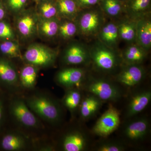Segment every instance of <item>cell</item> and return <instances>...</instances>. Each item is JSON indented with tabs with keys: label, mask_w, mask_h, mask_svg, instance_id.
I'll return each mask as SVG.
<instances>
[{
	"label": "cell",
	"mask_w": 151,
	"mask_h": 151,
	"mask_svg": "<svg viewBox=\"0 0 151 151\" xmlns=\"http://www.w3.org/2000/svg\"><path fill=\"white\" fill-rule=\"evenodd\" d=\"M9 6L11 9L19 11L26 5L28 0H6Z\"/></svg>",
	"instance_id": "34"
},
{
	"label": "cell",
	"mask_w": 151,
	"mask_h": 151,
	"mask_svg": "<svg viewBox=\"0 0 151 151\" xmlns=\"http://www.w3.org/2000/svg\"><path fill=\"white\" fill-rule=\"evenodd\" d=\"M0 90V134L4 130L6 117V105L4 95Z\"/></svg>",
	"instance_id": "33"
},
{
	"label": "cell",
	"mask_w": 151,
	"mask_h": 151,
	"mask_svg": "<svg viewBox=\"0 0 151 151\" xmlns=\"http://www.w3.org/2000/svg\"><path fill=\"white\" fill-rule=\"evenodd\" d=\"M36 26V21L32 15L27 14L19 19L17 28L19 32L23 36H30L34 32Z\"/></svg>",
	"instance_id": "25"
},
{
	"label": "cell",
	"mask_w": 151,
	"mask_h": 151,
	"mask_svg": "<svg viewBox=\"0 0 151 151\" xmlns=\"http://www.w3.org/2000/svg\"><path fill=\"white\" fill-rule=\"evenodd\" d=\"M75 1H76V0H75Z\"/></svg>",
	"instance_id": "39"
},
{
	"label": "cell",
	"mask_w": 151,
	"mask_h": 151,
	"mask_svg": "<svg viewBox=\"0 0 151 151\" xmlns=\"http://www.w3.org/2000/svg\"><path fill=\"white\" fill-rule=\"evenodd\" d=\"M18 76L15 69L6 60L0 58V90L16 86L19 82Z\"/></svg>",
	"instance_id": "17"
},
{
	"label": "cell",
	"mask_w": 151,
	"mask_h": 151,
	"mask_svg": "<svg viewBox=\"0 0 151 151\" xmlns=\"http://www.w3.org/2000/svg\"><path fill=\"white\" fill-rule=\"evenodd\" d=\"M150 14L137 20L135 43L148 52L151 47V20Z\"/></svg>",
	"instance_id": "15"
},
{
	"label": "cell",
	"mask_w": 151,
	"mask_h": 151,
	"mask_svg": "<svg viewBox=\"0 0 151 151\" xmlns=\"http://www.w3.org/2000/svg\"><path fill=\"white\" fill-rule=\"evenodd\" d=\"M9 106L11 116L23 127L28 129L39 127V121L23 100L19 98L13 99L10 102Z\"/></svg>",
	"instance_id": "6"
},
{
	"label": "cell",
	"mask_w": 151,
	"mask_h": 151,
	"mask_svg": "<svg viewBox=\"0 0 151 151\" xmlns=\"http://www.w3.org/2000/svg\"><path fill=\"white\" fill-rule=\"evenodd\" d=\"M84 89L103 102H116L122 98V90L116 83L103 78L90 77L85 82Z\"/></svg>",
	"instance_id": "4"
},
{
	"label": "cell",
	"mask_w": 151,
	"mask_h": 151,
	"mask_svg": "<svg viewBox=\"0 0 151 151\" xmlns=\"http://www.w3.org/2000/svg\"><path fill=\"white\" fill-rule=\"evenodd\" d=\"M151 0H127L124 3L127 17L137 20L150 13Z\"/></svg>",
	"instance_id": "16"
},
{
	"label": "cell",
	"mask_w": 151,
	"mask_h": 151,
	"mask_svg": "<svg viewBox=\"0 0 151 151\" xmlns=\"http://www.w3.org/2000/svg\"><path fill=\"white\" fill-rule=\"evenodd\" d=\"M103 103L102 100L91 94L82 99L78 108L81 119L87 121L92 118L100 110Z\"/></svg>",
	"instance_id": "19"
},
{
	"label": "cell",
	"mask_w": 151,
	"mask_h": 151,
	"mask_svg": "<svg viewBox=\"0 0 151 151\" xmlns=\"http://www.w3.org/2000/svg\"><path fill=\"white\" fill-rule=\"evenodd\" d=\"M147 53L137 44H131L121 53L122 64H142L147 58Z\"/></svg>",
	"instance_id": "20"
},
{
	"label": "cell",
	"mask_w": 151,
	"mask_h": 151,
	"mask_svg": "<svg viewBox=\"0 0 151 151\" xmlns=\"http://www.w3.org/2000/svg\"><path fill=\"white\" fill-rule=\"evenodd\" d=\"M147 71L140 64H122L115 80L122 86L132 88L142 83L145 78Z\"/></svg>",
	"instance_id": "7"
},
{
	"label": "cell",
	"mask_w": 151,
	"mask_h": 151,
	"mask_svg": "<svg viewBox=\"0 0 151 151\" xmlns=\"http://www.w3.org/2000/svg\"><path fill=\"white\" fill-rule=\"evenodd\" d=\"M120 116L119 110L110 104L94 124L92 133L101 137H107L119 128L121 124Z\"/></svg>",
	"instance_id": "5"
},
{
	"label": "cell",
	"mask_w": 151,
	"mask_h": 151,
	"mask_svg": "<svg viewBox=\"0 0 151 151\" xmlns=\"http://www.w3.org/2000/svg\"><path fill=\"white\" fill-rule=\"evenodd\" d=\"M89 142L84 132L74 130L64 135L61 142V147L64 151H83L87 149Z\"/></svg>",
	"instance_id": "14"
},
{
	"label": "cell",
	"mask_w": 151,
	"mask_h": 151,
	"mask_svg": "<svg viewBox=\"0 0 151 151\" xmlns=\"http://www.w3.org/2000/svg\"><path fill=\"white\" fill-rule=\"evenodd\" d=\"M151 100V91L150 89L141 90L132 95L127 104L126 118H134L147 107Z\"/></svg>",
	"instance_id": "13"
},
{
	"label": "cell",
	"mask_w": 151,
	"mask_h": 151,
	"mask_svg": "<svg viewBox=\"0 0 151 151\" xmlns=\"http://www.w3.org/2000/svg\"><path fill=\"white\" fill-rule=\"evenodd\" d=\"M25 102L32 112L46 122L56 124L61 121V106L52 97L43 94H34L28 97Z\"/></svg>",
	"instance_id": "2"
},
{
	"label": "cell",
	"mask_w": 151,
	"mask_h": 151,
	"mask_svg": "<svg viewBox=\"0 0 151 151\" xmlns=\"http://www.w3.org/2000/svg\"><path fill=\"white\" fill-rule=\"evenodd\" d=\"M63 59L69 65H86L91 62L89 47L82 43L72 44L65 50Z\"/></svg>",
	"instance_id": "12"
},
{
	"label": "cell",
	"mask_w": 151,
	"mask_h": 151,
	"mask_svg": "<svg viewBox=\"0 0 151 151\" xmlns=\"http://www.w3.org/2000/svg\"><path fill=\"white\" fill-rule=\"evenodd\" d=\"M37 1H47V0H37Z\"/></svg>",
	"instance_id": "38"
},
{
	"label": "cell",
	"mask_w": 151,
	"mask_h": 151,
	"mask_svg": "<svg viewBox=\"0 0 151 151\" xmlns=\"http://www.w3.org/2000/svg\"><path fill=\"white\" fill-rule=\"evenodd\" d=\"M98 5L105 15L117 18L124 13V3L118 0H100Z\"/></svg>",
	"instance_id": "23"
},
{
	"label": "cell",
	"mask_w": 151,
	"mask_h": 151,
	"mask_svg": "<svg viewBox=\"0 0 151 151\" xmlns=\"http://www.w3.org/2000/svg\"><path fill=\"white\" fill-rule=\"evenodd\" d=\"M126 149L127 147L124 143L112 140L101 141L94 148L97 151H124Z\"/></svg>",
	"instance_id": "28"
},
{
	"label": "cell",
	"mask_w": 151,
	"mask_h": 151,
	"mask_svg": "<svg viewBox=\"0 0 151 151\" xmlns=\"http://www.w3.org/2000/svg\"><path fill=\"white\" fill-rule=\"evenodd\" d=\"M55 52L42 45H35L29 47L25 52L24 58L28 63L36 67H45L55 61Z\"/></svg>",
	"instance_id": "8"
},
{
	"label": "cell",
	"mask_w": 151,
	"mask_h": 151,
	"mask_svg": "<svg viewBox=\"0 0 151 151\" xmlns=\"http://www.w3.org/2000/svg\"><path fill=\"white\" fill-rule=\"evenodd\" d=\"M82 99V95L79 88L67 89L63 98L62 104L70 113H73L78 109Z\"/></svg>",
	"instance_id": "22"
},
{
	"label": "cell",
	"mask_w": 151,
	"mask_h": 151,
	"mask_svg": "<svg viewBox=\"0 0 151 151\" xmlns=\"http://www.w3.org/2000/svg\"><path fill=\"white\" fill-rule=\"evenodd\" d=\"M118 1H120L122 2H125L126 1H127V0H118Z\"/></svg>",
	"instance_id": "37"
},
{
	"label": "cell",
	"mask_w": 151,
	"mask_h": 151,
	"mask_svg": "<svg viewBox=\"0 0 151 151\" xmlns=\"http://www.w3.org/2000/svg\"><path fill=\"white\" fill-rule=\"evenodd\" d=\"M56 5L58 12L66 17L75 15L80 8L75 0H57Z\"/></svg>",
	"instance_id": "26"
},
{
	"label": "cell",
	"mask_w": 151,
	"mask_h": 151,
	"mask_svg": "<svg viewBox=\"0 0 151 151\" xmlns=\"http://www.w3.org/2000/svg\"><path fill=\"white\" fill-rule=\"evenodd\" d=\"M14 36L13 32L10 26L5 22L0 21V39L11 40Z\"/></svg>",
	"instance_id": "32"
},
{
	"label": "cell",
	"mask_w": 151,
	"mask_h": 151,
	"mask_svg": "<svg viewBox=\"0 0 151 151\" xmlns=\"http://www.w3.org/2000/svg\"><path fill=\"white\" fill-rule=\"evenodd\" d=\"M0 52L4 55L12 58L21 57L18 45L11 40H4L0 43Z\"/></svg>",
	"instance_id": "27"
},
{
	"label": "cell",
	"mask_w": 151,
	"mask_h": 151,
	"mask_svg": "<svg viewBox=\"0 0 151 151\" xmlns=\"http://www.w3.org/2000/svg\"><path fill=\"white\" fill-rule=\"evenodd\" d=\"M40 10L45 19L53 18L58 13L56 4L50 1V0L42 1L40 6Z\"/></svg>",
	"instance_id": "31"
},
{
	"label": "cell",
	"mask_w": 151,
	"mask_h": 151,
	"mask_svg": "<svg viewBox=\"0 0 151 151\" xmlns=\"http://www.w3.org/2000/svg\"><path fill=\"white\" fill-rule=\"evenodd\" d=\"M83 9L78 15L76 23L78 32L86 38L97 36L106 22L105 15L100 8L92 7Z\"/></svg>",
	"instance_id": "3"
},
{
	"label": "cell",
	"mask_w": 151,
	"mask_h": 151,
	"mask_svg": "<svg viewBox=\"0 0 151 151\" xmlns=\"http://www.w3.org/2000/svg\"><path fill=\"white\" fill-rule=\"evenodd\" d=\"M117 23L120 39L129 44L135 43L137 21L127 17Z\"/></svg>",
	"instance_id": "21"
},
{
	"label": "cell",
	"mask_w": 151,
	"mask_h": 151,
	"mask_svg": "<svg viewBox=\"0 0 151 151\" xmlns=\"http://www.w3.org/2000/svg\"><path fill=\"white\" fill-rule=\"evenodd\" d=\"M97 37L98 40L106 46L116 49L120 39L118 23L114 22H105Z\"/></svg>",
	"instance_id": "18"
},
{
	"label": "cell",
	"mask_w": 151,
	"mask_h": 151,
	"mask_svg": "<svg viewBox=\"0 0 151 151\" xmlns=\"http://www.w3.org/2000/svg\"><path fill=\"white\" fill-rule=\"evenodd\" d=\"M28 145V139L20 133L3 130L0 134V150L19 151L24 150Z\"/></svg>",
	"instance_id": "11"
},
{
	"label": "cell",
	"mask_w": 151,
	"mask_h": 151,
	"mask_svg": "<svg viewBox=\"0 0 151 151\" xmlns=\"http://www.w3.org/2000/svg\"><path fill=\"white\" fill-rule=\"evenodd\" d=\"M89 48L91 62L99 72L113 73L123 64L121 54L116 49L108 47L98 40Z\"/></svg>",
	"instance_id": "1"
},
{
	"label": "cell",
	"mask_w": 151,
	"mask_h": 151,
	"mask_svg": "<svg viewBox=\"0 0 151 151\" xmlns=\"http://www.w3.org/2000/svg\"><path fill=\"white\" fill-rule=\"evenodd\" d=\"M84 69L78 68H69L62 69L56 76L58 84L66 89L78 87L86 79Z\"/></svg>",
	"instance_id": "10"
},
{
	"label": "cell",
	"mask_w": 151,
	"mask_h": 151,
	"mask_svg": "<svg viewBox=\"0 0 151 151\" xmlns=\"http://www.w3.org/2000/svg\"><path fill=\"white\" fill-rule=\"evenodd\" d=\"M77 32V25L73 22L67 21L59 25L58 33L61 37L65 39L73 37Z\"/></svg>",
	"instance_id": "30"
},
{
	"label": "cell",
	"mask_w": 151,
	"mask_h": 151,
	"mask_svg": "<svg viewBox=\"0 0 151 151\" xmlns=\"http://www.w3.org/2000/svg\"><path fill=\"white\" fill-rule=\"evenodd\" d=\"M59 25L56 20L45 19L41 23L40 28L42 32L45 35L52 37L58 32Z\"/></svg>",
	"instance_id": "29"
},
{
	"label": "cell",
	"mask_w": 151,
	"mask_h": 151,
	"mask_svg": "<svg viewBox=\"0 0 151 151\" xmlns=\"http://www.w3.org/2000/svg\"><path fill=\"white\" fill-rule=\"evenodd\" d=\"M150 125L146 117L135 118L128 122L123 130L124 137L132 142L142 141L150 133Z\"/></svg>",
	"instance_id": "9"
},
{
	"label": "cell",
	"mask_w": 151,
	"mask_h": 151,
	"mask_svg": "<svg viewBox=\"0 0 151 151\" xmlns=\"http://www.w3.org/2000/svg\"><path fill=\"white\" fill-rule=\"evenodd\" d=\"M37 76V68L34 65H27L23 68L19 76L22 86L27 89L35 86Z\"/></svg>",
	"instance_id": "24"
},
{
	"label": "cell",
	"mask_w": 151,
	"mask_h": 151,
	"mask_svg": "<svg viewBox=\"0 0 151 151\" xmlns=\"http://www.w3.org/2000/svg\"><path fill=\"white\" fill-rule=\"evenodd\" d=\"M5 16V11L1 3L0 2V21H1Z\"/></svg>",
	"instance_id": "36"
},
{
	"label": "cell",
	"mask_w": 151,
	"mask_h": 151,
	"mask_svg": "<svg viewBox=\"0 0 151 151\" xmlns=\"http://www.w3.org/2000/svg\"><path fill=\"white\" fill-rule=\"evenodd\" d=\"M100 0H76L80 8L85 9L93 7L99 4Z\"/></svg>",
	"instance_id": "35"
}]
</instances>
